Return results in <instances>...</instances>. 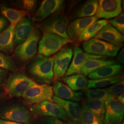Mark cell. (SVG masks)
<instances>
[{"mask_svg":"<svg viewBox=\"0 0 124 124\" xmlns=\"http://www.w3.org/2000/svg\"><path fill=\"white\" fill-rule=\"evenodd\" d=\"M105 113L103 122L106 124H121L124 115V105L116 98L105 103Z\"/></svg>","mask_w":124,"mask_h":124,"instance_id":"obj_12","label":"cell"},{"mask_svg":"<svg viewBox=\"0 0 124 124\" xmlns=\"http://www.w3.org/2000/svg\"><path fill=\"white\" fill-rule=\"evenodd\" d=\"M37 3L36 0H21L18 1L19 6L21 7L24 11L28 12L27 11H31L36 7Z\"/></svg>","mask_w":124,"mask_h":124,"instance_id":"obj_34","label":"cell"},{"mask_svg":"<svg viewBox=\"0 0 124 124\" xmlns=\"http://www.w3.org/2000/svg\"><path fill=\"white\" fill-rule=\"evenodd\" d=\"M10 25L9 21L1 14H0V34L6 30Z\"/></svg>","mask_w":124,"mask_h":124,"instance_id":"obj_36","label":"cell"},{"mask_svg":"<svg viewBox=\"0 0 124 124\" xmlns=\"http://www.w3.org/2000/svg\"><path fill=\"white\" fill-rule=\"evenodd\" d=\"M83 102L90 111L99 119L103 122L105 113L104 102L99 100L87 98Z\"/></svg>","mask_w":124,"mask_h":124,"instance_id":"obj_26","label":"cell"},{"mask_svg":"<svg viewBox=\"0 0 124 124\" xmlns=\"http://www.w3.org/2000/svg\"><path fill=\"white\" fill-rule=\"evenodd\" d=\"M40 120V124H70L66 121L54 117H42Z\"/></svg>","mask_w":124,"mask_h":124,"instance_id":"obj_35","label":"cell"},{"mask_svg":"<svg viewBox=\"0 0 124 124\" xmlns=\"http://www.w3.org/2000/svg\"><path fill=\"white\" fill-rule=\"evenodd\" d=\"M53 101L64 112L67 122L70 124H80L81 107L78 103L63 100L55 96H53Z\"/></svg>","mask_w":124,"mask_h":124,"instance_id":"obj_11","label":"cell"},{"mask_svg":"<svg viewBox=\"0 0 124 124\" xmlns=\"http://www.w3.org/2000/svg\"><path fill=\"white\" fill-rule=\"evenodd\" d=\"M108 23L113 26L115 27L116 29L122 34L124 33V13H120L117 17L111 19L108 21Z\"/></svg>","mask_w":124,"mask_h":124,"instance_id":"obj_32","label":"cell"},{"mask_svg":"<svg viewBox=\"0 0 124 124\" xmlns=\"http://www.w3.org/2000/svg\"><path fill=\"white\" fill-rule=\"evenodd\" d=\"M31 115L35 118L54 117L66 121V117L61 108L53 102L45 101L31 105L30 108Z\"/></svg>","mask_w":124,"mask_h":124,"instance_id":"obj_10","label":"cell"},{"mask_svg":"<svg viewBox=\"0 0 124 124\" xmlns=\"http://www.w3.org/2000/svg\"><path fill=\"white\" fill-rule=\"evenodd\" d=\"M105 57L89 54L84 52L79 46H76L74 47V57L71 64L67 70L65 75H70L75 74L77 73L80 67L85 62L91 59H102Z\"/></svg>","mask_w":124,"mask_h":124,"instance_id":"obj_16","label":"cell"},{"mask_svg":"<svg viewBox=\"0 0 124 124\" xmlns=\"http://www.w3.org/2000/svg\"><path fill=\"white\" fill-rule=\"evenodd\" d=\"M80 124H104L103 122L89 110L84 103L83 102L81 108Z\"/></svg>","mask_w":124,"mask_h":124,"instance_id":"obj_30","label":"cell"},{"mask_svg":"<svg viewBox=\"0 0 124 124\" xmlns=\"http://www.w3.org/2000/svg\"><path fill=\"white\" fill-rule=\"evenodd\" d=\"M98 2L96 0H89L79 6L74 10L71 20L94 16L98 9Z\"/></svg>","mask_w":124,"mask_h":124,"instance_id":"obj_20","label":"cell"},{"mask_svg":"<svg viewBox=\"0 0 124 124\" xmlns=\"http://www.w3.org/2000/svg\"><path fill=\"white\" fill-rule=\"evenodd\" d=\"M0 68L13 73L18 71L16 63L13 58L0 52Z\"/></svg>","mask_w":124,"mask_h":124,"instance_id":"obj_31","label":"cell"},{"mask_svg":"<svg viewBox=\"0 0 124 124\" xmlns=\"http://www.w3.org/2000/svg\"><path fill=\"white\" fill-rule=\"evenodd\" d=\"M53 93L55 96L69 101L79 102L81 100L82 93L76 92L72 90L67 85L56 80L54 82L53 87Z\"/></svg>","mask_w":124,"mask_h":124,"instance_id":"obj_18","label":"cell"},{"mask_svg":"<svg viewBox=\"0 0 124 124\" xmlns=\"http://www.w3.org/2000/svg\"><path fill=\"white\" fill-rule=\"evenodd\" d=\"M53 57L38 54L27 64L26 71L32 79L41 84H49L53 79Z\"/></svg>","mask_w":124,"mask_h":124,"instance_id":"obj_1","label":"cell"},{"mask_svg":"<svg viewBox=\"0 0 124 124\" xmlns=\"http://www.w3.org/2000/svg\"><path fill=\"white\" fill-rule=\"evenodd\" d=\"M8 72L0 68V85H2L8 78Z\"/></svg>","mask_w":124,"mask_h":124,"instance_id":"obj_37","label":"cell"},{"mask_svg":"<svg viewBox=\"0 0 124 124\" xmlns=\"http://www.w3.org/2000/svg\"><path fill=\"white\" fill-rule=\"evenodd\" d=\"M64 3L62 0H43L33 18L35 22H42L46 18L57 13L63 7Z\"/></svg>","mask_w":124,"mask_h":124,"instance_id":"obj_14","label":"cell"},{"mask_svg":"<svg viewBox=\"0 0 124 124\" xmlns=\"http://www.w3.org/2000/svg\"><path fill=\"white\" fill-rule=\"evenodd\" d=\"M73 54V51L70 46L66 45L53 56V80H59L65 75Z\"/></svg>","mask_w":124,"mask_h":124,"instance_id":"obj_9","label":"cell"},{"mask_svg":"<svg viewBox=\"0 0 124 124\" xmlns=\"http://www.w3.org/2000/svg\"><path fill=\"white\" fill-rule=\"evenodd\" d=\"M0 11L1 14L9 21L10 25L14 27L28 14V12L25 11L8 8L5 6L0 7Z\"/></svg>","mask_w":124,"mask_h":124,"instance_id":"obj_24","label":"cell"},{"mask_svg":"<svg viewBox=\"0 0 124 124\" xmlns=\"http://www.w3.org/2000/svg\"><path fill=\"white\" fill-rule=\"evenodd\" d=\"M122 46H116L95 38L82 42L83 48L86 53L104 57H115Z\"/></svg>","mask_w":124,"mask_h":124,"instance_id":"obj_8","label":"cell"},{"mask_svg":"<svg viewBox=\"0 0 124 124\" xmlns=\"http://www.w3.org/2000/svg\"><path fill=\"white\" fill-rule=\"evenodd\" d=\"M116 59L118 62L121 64L124 63V47L121 49L120 53H119L118 56L116 57Z\"/></svg>","mask_w":124,"mask_h":124,"instance_id":"obj_38","label":"cell"},{"mask_svg":"<svg viewBox=\"0 0 124 124\" xmlns=\"http://www.w3.org/2000/svg\"><path fill=\"white\" fill-rule=\"evenodd\" d=\"M123 80H124L123 76L120 75L104 79L88 80V83L85 90L104 87L110 85L115 84Z\"/></svg>","mask_w":124,"mask_h":124,"instance_id":"obj_28","label":"cell"},{"mask_svg":"<svg viewBox=\"0 0 124 124\" xmlns=\"http://www.w3.org/2000/svg\"><path fill=\"white\" fill-rule=\"evenodd\" d=\"M85 94L87 99L99 100L104 103L112 98H116L108 93L105 89H89L86 90Z\"/></svg>","mask_w":124,"mask_h":124,"instance_id":"obj_29","label":"cell"},{"mask_svg":"<svg viewBox=\"0 0 124 124\" xmlns=\"http://www.w3.org/2000/svg\"><path fill=\"white\" fill-rule=\"evenodd\" d=\"M115 64H116V62L113 60H105L102 59H91L85 62L80 67L76 74L87 76L102 67Z\"/></svg>","mask_w":124,"mask_h":124,"instance_id":"obj_21","label":"cell"},{"mask_svg":"<svg viewBox=\"0 0 124 124\" xmlns=\"http://www.w3.org/2000/svg\"><path fill=\"white\" fill-rule=\"evenodd\" d=\"M94 38L105 40L118 46L123 45L124 40V36L108 23L98 32Z\"/></svg>","mask_w":124,"mask_h":124,"instance_id":"obj_17","label":"cell"},{"mask_svg":"<svg viewBox=\"0 0 124 124\" xmlns=\"http://www.w3.org/2000/svg\"><path fill=\"white\" fill-rule=\"evenodd\" d=\"M53 87L48 84H36L28 89L22 94L23 101L26 105H32L45 101L53 102Z\"/></svg>","mask_w":124,"mask_h":124,"instance_id":"obj_6","label":"cell"},{"mask_svg":"<svg viewBox=\"0 0 124 124\" xmlns=\"http://www.w3.org/2000/svg\"><path fill=\"white\" fill-rule=\"evenodd\" d=\"M0 119L23 124H33L32 115L26 108L18 103L0 104Z\"/></svg>","mask_w":124,"mask_h":124,"instance_id":"obj_3","label":"cell"},{"mask_svg":"<svg viewBox=\"0 0 124 124\" xmlns=\"http://www.w3.org/2000/svg\"><path fill=\"white\" fill-rule=\"evenodd\" d=\"M123 69V67L118 64L103 67L89 74L88 78L91 80H98L111 77L119 75Z\"/></svg>","mask_w":124,"mask_h":124,"instance_id":"obj_23","label":"cell"},{"mask_svg":"<svg viewBox=\"0 0 124 124\" xmlns=\"http://www.w3.org/2000/svg\"><path fill=\"white\" fill-rule=\"evenodd\" d=\"M108 21L105 19H102L96 21L87 27L80 35L79 41H86L95 37L98 32L106 25Z\"/></svg>","mask_w":124,"mask_h":124,"instance_id":"obj_27","label":"cell"},{"mask_svg":"<svg viewBox=\"0 0 124 124\" xmlns=\"http://www.w3.org/2000/svg\"><path fill=\"white\" fill-rule=\"evenodd\" d=\"M36 82L25 75L22 71L13 73L8 77L3 85L6 93L10 97H22L23 93Z\"/></svg>","mask_w":124,"mask_h":124,"instance_id":"obj_4","label":"cell"},{"mask_svg":"<svg viewBox=\"0 0 124 124\" xmlns=\"http://www.w3.org/2000/svg\"><path fill=\"white\" fill-rule=\"evenodd\" d=\"M0 124H23L17 123L13 121H11L7 120H2L0 119Z\"/></svg>","mask_w":124,"mask_h":124,"instance_id":"obj_40","label":"cell"},{"mask_svg":"<svg viewBox=\"0 0 124 124\" xmlns=\"http://www.w3.org/2000/svg\"><path fill=\"white\" fill-rule=\"evenodd\" d=\"M33 26L31 19L25 17L14 28V44L19 45L25 41L32 31Z\"/></svg>","mask_w":124,"mask_h":124,"instance_id":"obj_19","label":"cell"},{"mask_svg":"<svg viewBox=\"0 0 124 124\" xmlns=\"http://www.w3.org/2000/svg\"><path fill=\"white\" fill-rule=\"evenodd\" d=\"M69 18L63 13H56L40 23L39 30L43 33H53L62 38L70 40L67 33Z\"/></svg>","mask_w":124,"mask_h":124,"instance_id":"obj_5","label":"cell"},{"mask_svg":"<svg viewBox=\"0 0 124 124\" xmlns=\"http://www.w3.org/2000/svg\"><path fill=\"white\" fill-rule=\"evenodd\" d=\"M95 16L75 19L70 23L67 29V33L73 41L78 40L80 34L89 26L97 21Z\"/></svg>","mask_w":124,"mask_h":124,"instance_id":"obj_15","label":"cell"},{"mask_svg":"<svg viewBox=\"0 0 124 124\" xmlns=\"http://www.w3.org/2000/svg\"><path fill=\"white\" fill-rule=\"evenodd\" d=\"M41 34L38 27H33L31 34L25 41L18 45L14 50L13 60L20 64L30 62L36 56L38 51V44Z\"/></svg>","mask_w":124,"mask_h":124,"instance_id":"obj_2","label":"cell"},{"mask_svg":"<svg viewBox=\"0 0 124 124\" xmlns=\"http://www.w3.org/2000/svg\"><path fill=\"white\" fill-rule=\"evenodd\" d=\"M116 99L121 102L122 104L124 105V93L123 92L122 93H120L118 96L116 97Z\"/></svg>","mask_w":124,"mask_h":124,"instance_id":"obj_39","label":"cell"},{"mask_svg":"<svg viewBox=\"0 0 124 124\" xmlns=\"http://www.w3.org/2000/svg\"><path fill=\"white\" fill-rule=\"evenodd\" d=\"M72 42L73 41L57 35L45 32L39 42L38 53L48 57L58 53L65 45Z\"/></svg>","mask_w":124,"mask_h":124,"instance_id":"obj_7","label":"cell"},{"mask_svg":"<svg viewBox=\"0 0 124 124\" xmlns=\"http://www.w3.org/2000/svg\"><path fill=\"white\" fill-rule=\"evenodd\" d=\"M62 81L74 91L85 89L88 80L83 75L75 74L70 76L62 77Z\"/></svg>","mask_w":124,"mask_h":124,"instance_id":"obj_25","label":"cell"},{"mask_svg":"<svg viewBox=\"0 0 124 124\" xmlns=\"http://www.w3.org/2000/svg\"><path fill=\"white\" fill-rule=\"evenodd\" d=\"M2 99H3V98L0 95V103H1V101H2Z\"/></svg>","mask_w":124,"mask_h":124,"instance_id":"obj_41","label":"cell"},{"mask_svg":"<svg viewBox=\"0 0 124 124\" xmlns=\"http://www.w3.org/2000/svg\"><path fill=\"white\" fill-rule=\"evenodd\" d=\"M95 16L98 18L109 19L117 17L122 13L121 0H99Z\"/></svg>","mask_w":124,"mask_h":124,"instance_id":"obj_13","label":"cell"},{"mask_svg":"<svg viewBox=\"0 0 124 124\" xmlns=\"http://www.w3.org/2000/svg\"><path fill=\"white\" fill-rule=\"evenodd\" d=\"M14 28L10 25L0 34V52L8 56L12 54L13 51Z\"/></svg>","mask_w":124,"mask_h":124,"instance_id":"obj_22","label":"cell"},{"mask_svg":"<svg viewBox=\"0 0 124 124\" xmlns=\"http://www.w3.org/2000/svg\"><path fill=\"white\" fill-rule=\"evenodd\" d=\"M2 86V85H0V86Z\"/></svg>","mask_w":124,"mask_h":124,"instance_id":"obj_42","label":"cell"},{"mask_svg":"<svg viewBox=\"0 0 124 124\" xmlns=\"http://www.w3.org/2000/svg\"><path fill=\"white\" fill-rule=\"evenodd\" d=\"M124 80L113 85L110 86L106 88L105 90L110 95L116 97L121 93L124 92Z\"/></svg>","mask_w":124,"mask_h":124,"instance_id":"obj_33","label":"cell"}]
</instances>
